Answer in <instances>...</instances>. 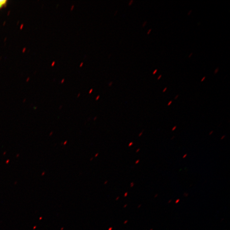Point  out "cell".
Wrapping results in <instances>:
<instances>
[{"label": "cell", "mask_w": 230, "mask_h": 230, "mask_svg": "<svg viewBox=\"0 0 230 230\" xmlns=\"http://www.w3.org/2000/svg\"><path fill=\"white\" fill-rule=\"evenodd\" d=\"M7 2L6 0H0V9L6 4Z\"/></svg>", "instance_id": "1"}, {"label": "cell", "mask_w": 230, "mask_h": 230, "mask_svg": "<svg viewBox=\"0 0 230 230\" xmlns=\"http://www.w3.org/2000/svg\"><path fill=\"white\" fill-rule=\"evenodd\" d=\"M133 1V0H131V1H129V4H128V5H131Z\"/></svg>", "instance_id": "2"}, {"label": "cell", "mask_w": 230, "mask_h": 230, "mask_svg": "<svg viewBox=\"0 0 230 230\" xmlns=\"http://www.w3.org/2000/svg\"><path fill=\"white\" fill-rule=\"evenodd\" d=\"M157 69H155V70L154 72H153V75H154L155 74H156V72H157Z\"/></svg>", "instance_id": "3"}, {"label": "cell", "mask_w": 230, "mask_h": 230, "mask_svg": "<svg viewBox=\"0 0 230 230\" xmlns=\"http://www.w3.org/2000/svg\"><path fill=\"white\" fill-rule=\"evenodd\" d=\"M172 102V101H171L169 102V104H168V106H170Z\"/></svg>", "instance_id": "4"}, {"label": "cell", "mask_w": 230, "mask_h": 230, "mask_svg": "<svg viewBox=\"0 0 230 230\" xmlns=\"http://www.w3.org/2000/svg\"><path fill=\"white\" fill-rule=\"evenodd\" d=\"M176 126H174V127H173V129H172V131H174V130L175 129H176Z\"/></svg>", "instance_id": "5"}, {"label": "cell", "mask_w": 230, "mask_h": 230, "mask_svg": "<svg viewBox=\"0 0 230 230\" xmlns=\"http://www.w3.org/2000/svg\"><path fill=\"white\" fill-rule=\"evenodd\" d=\"M218 70H219V68H217V69H216V70H215V74H216V73H217V71H218Z\"/></svg>", "instance_id": "6"}, {"label": "cell", "mask_w": 230, "mask_h": 230, "mask_svg": "<svg viewBox=\"0 0 230 230\" xmlns=\"http://www.w3.org/2000/svg\"><path fill=\"white\" fill-rule=\"evenodd\" d=\"M74 5H72V7H71V9H71V10H72V9H73V8H74Z\"/></svg>", "instance_id": "7"}, {"label": "cell", "mask_w": 230, "mask_h": 230, "mask_svg": "<svg viewBox=\"0 0 230 230\" xmlns=\"http://www.w3.org/2000/svg\"><path fill=\"white\" fill-rule=\"evenodd\" d=\"M167 88H165L164 89V90H163V92H165L166 91V90H167Z\"/></svg>", "instance_id": "8"}, {"label": "cell", "mask_w": 230, "mask_h": 230, "mask_svg": "<svg viewBox=\"0 0 230 230\" xmlns=\"http://www.w3.org/2000/svg\"><path fill=\"white\" fill-rule=\"evenodd\" d=\"M187 156V154L184 155V156L183 157H182V158H185V157H186V156Z\"/></svg>", "instance_id": "9"}, {"label": "cell", "mask_w": 230, "mask_h": 230, "mask_svg": "<svg viewBox=\"0 0 230 230\" xmlns=\"http://www.w3.org/2000/svg\"><path fill=\"white\" fill-rule=\"evenodd\" d=\"M151 30H152L151 29H150V30H149V31L148 32V34H149L150 33V32L151 31Z\"/></svg>", "instance_id": "10"}, {"label": "cell", "mask_w": 230, "mask_h": 230, "mask_svg": "<svg viewBox=\"0 0 230 230\" xmlns=\"http://www.w3.org/2000/svg\"><path fill=\"white\" fill-rule=\"evenodd\" d=\"M205 77H204V78H203V79H202V80H201V82H203V81H204V79H205Z\"/></svg>", "instance_id": "11"}, {"label": "cell", "mask_w": 230, "mask_h": 230, "mask_svg": "<svg viewBox=\"0 0 230 230\" xmlns=\"http://www.w3.org/2000/svg\"><path fill=\"white\" fill-rule=\"evenodd\" d=\"M112 83H113V82H111L109 83V86L111 85Z\"/></svg>", "instance_id": "12"}, {"label": "cell", "mask_w": 230, "mask_h": 230, "mask_svg": "<svg viewBox=\"0 0 230 230\" xmlns=\"http://www.w3.org/2000/svg\"><path fill=\"white\" fill-rule=\"evenodd\" d=\"M161 77H162V75H160V76H159V77H158V80H159V79H160V78H161Z\"/></svg>", "instance_id": "13"}, {"label": "cell", "mask_w": 230, "mask_h": 230, "mask_svg": "<svg viewBox=\"0 0 230 230\" xmlns=\"http://www.w3.org/2000/svg\"><path fill=\"white\" fill-rule=\"evenodd\" d=\"M225 136H223V137H222V138H221V140H223V139H224V138H225Z\"/></svg>", "instance_id": "14"}, {"label": "cell", "mask_w": 230, "mask_h": 230, "mask_svg": "<svg viewBox=\"0 0 230 230\" xmlns=\"http://www.w3.org/2000/svg\"><path fill=\"white\" fill-rule=\"evenodd\" d=\"M213 133V131H211V132L210 133L209 135H211V134H212Z\"/></svg>", "instance_id": "15"}, {"label": "cell", "mask_w": 230, "mask_h": 230, "mask_svg": "<svg viewBox=\"0 0 230 230\" xmlns=\"http://www.w3.org/2000/svg\"><path fill=\"white\" fill-rule=\"evenodd\" d=\"M92 91H93V89H91L90 90V91L89 93H91V92Z\"/></svg>", "instance_id": "16"}, {"label": "cell", "mask_w": 230, "mask_h": 230, "mask_svg": "<svg viewBox=\"0 0 230 230\" xmlns=\"http://www.w3.org/2000/svg\"><path fill=\"white\" fill-rule=\"evenodd\" d=\"M83 64H84V63L82 62V63L80 65V67L82 66V65Z\"/></svg>", "instance_id": "17"}, {"label": "cell", "mask_w": 230, "mask_h": 230, "mask_svg": "<svg viewBox=\"0 0 230 230\" xmlns=\"http://www.w3.org/2000/svg\"><path fill=\"white\" fill-rule=\"evenodd\" d=\"M179 95H177L176 97H175V99H176L178 97Z\"/></svg>", "instance_id": "18"}, {"label": "cell", "mask_w": 230, "mask_h": 230, "mask_svg": "<svg viewBox=\"0 0 230 230\" xmlns=\"http://www.w3.org/2000/svg\"><path fill=\"white\" fill-rule=\"evenodd\" d=\"M133 142L130 143V145H129V146H130L131 145H133Z\"/></svg>", "instance_id": "19"}, {"label": "cell", "mask_w": 230, "mask_h": 230, "mask_svg": "<svg viewBox=\"0 0 230 230\" xmlns=\"http://www.w3.org/2000/svg\"><path fill=\"white\" fill-rule=\"evenodd\" d=\"M142 133H141L139 135V137H140V136L141 135H142Z\"/></svg>", "instance_id": "20"}, {"label": "cell", "mask_w": 230, "mask_h": 230, "mask_svg": "<svg viewBox=\"0 0 230 230\" xmlns=\"http://www.w3.org/2000/svg\"><path fill=\"white\" fill-rule=\"evenodd\" d=\"M99 97V95H98V97L96 98V100H98V98Z\"/></svg>", "instance_id": "21"}, {"label": "cell", "mask_w": 230, "mask_h": 230, "mask_svg": "<svg viewBox=\"0 0 230 230\" xmlns=\"http://www.w3.org/2000/svg\"><path fill=\"white\" fill-rule=\"evenodd\" d=\"M146 23V22H145V23H144V25H143V27H144V25H146V24H145Z\"/></svg>", "instance_id": "22"}, {"label": "cell", "mask_w": 230, "mask_h": 230, "mask_svg": "<svg viewBox=\"0 0 230 230\" xmlns=\"http://www.w3.org/2000/svg\"><path fill=\"white\" fill-rule=\"evenodd\" d=\"M140 150V149H139L137 150V152H138L139 151V150Z\"/></svg>", "instance_id": "23"}, {"label": "cell", "mask_w": 230, "mask_h": 230, "mask_svg": "<svg viewBox=\"0 0 230 230\" xmlns=\"http://www.w3.org/2000/svg\"><path fill=\"white\" fill-rule=\"evenodd\" d=\"M117 12H118V10H116V12H115V14H115H115H116V13H117Z\"/></svg>", "instance_id": "24"}, {"label": "cell", "mask_w": 230, "mask_h": 230, "mask_svg": "<svg viewBox=\"0 0 230 230\" xmlns=\"http://www.w3.org/2000/svg\"><path fill=\"white\" fill-rule=\"evenodd\" d=\"M192 54H192H192H191V55H190V56H189V57H191V55H192Z\"/></svg>", "instance_id": "25"}, {"label": "cell", "mask_w": 230, "mask_h": 230, "mask_svg": "<svg viewBox=\"0 0 230 230\" xmlns=\"http://www.w3.org/2000/svg\"><path fill=\"white\" fill-rule=\"evenodd\" d=\"M191 12V11H190V12H189V13H188V15H189V14H190V12Z\"/></svg>", "instance_id": "26"}, {"label": "cell", "mask_w": 230, "mask_h": 230, "mask_svg": "<svg viewBox=\"0 0 230 230\" xmlns=\"http://www.w3.org/2000/svg\"><path fill=\"white\" fill-rule=\"evenodd\" d=\"M64 79L62 81V82H63L64 81Z\"/></svg>", "instance_id": "27"}]
</instances>
